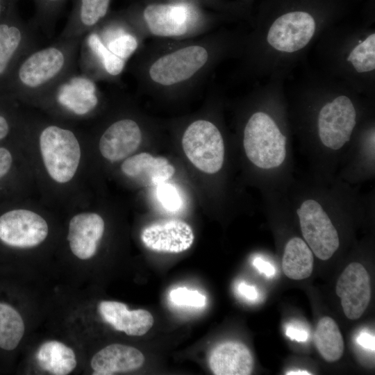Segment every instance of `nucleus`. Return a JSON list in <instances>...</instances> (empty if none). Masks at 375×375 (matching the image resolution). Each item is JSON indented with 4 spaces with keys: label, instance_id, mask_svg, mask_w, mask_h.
I'll return each mask as SVG.
<instances>
[{
    "label": "nucleus",
    "instance_id": "obj_3",
    "mask_svg": "<svg viewBox=\"0 0 375 375\" xmlns=\"http://www.w3.org/2000/svg\"><path fill=\"white\" fill-rule=\"evenodd\" d=\"M40 147L45 167L56 182L63 183L74 176L81 158L79 142L71 130L51 124L40 134Z\"/></svg>",
    "mask_w": 375,
    "mask_h": 375
},
{
    "label": "nucleus",
    "instance_id": "obj_26",
    "mask_svg": "<svg viewBox=\"0 0 375 375\" xmlns=\"http://www.w3.org/2000/svg\"><path fill=\"white\" fill-rule=\"evenodd\" d=\"M24 324L19 313L12 306L0 303V347L13 350L24 333Z\"/></svg>",
    "mask_w": 375,
    "mask_h": 375
},
{
    "label": "nucleus",
    "instance_id": "obj_38",
    "mask_svg": "<svg viewBox=\"0 0 375 375\" xmlns=\"http://www.w3.org/2000/svg\"><path fill=\"white\" fill-rule=\"evenodd\" d=\"M286 374H288V375H301V374H306V375H309L310 374V373H308V372L306 371H297V372H289L288 373H286Z\"/></svg>",
    "mask_w": 375,
    "mask_h": 375
},
{
    "label": "nucleus",
    "instance_id": "obj_2",
    "mask_svg": "<svg viewBox=\"0 0 375 375\" xmlns=\"http://www.w3.org/2000/svg\"><path fill=\"white\" fill-rule=\"evenodd\" d=\"M286 137L275 122L263 112H257L247 122L243 145L248 159L256 167L269 169L279 167L286 156Z\"/></svg>",
    "mask_w": 375,
    "mask_h": 375
},
{
    "label": "nucleus",
    "instance_id": "obj_22",
    "mask_svg": "<svg viewBox=\"0 0 375 375\" xmlns=\"http://www.w3.org/2000/svg\"><path fill=\"white\" fill-rule=\"evenodd\" d=\"M36 358L42 369L53 375H67L76 366L74 351L56 340L43 343L37 351Z\"/></svg>",
    "mask_w": 375,
    "mask_h": 375
},
{
    "label": "nucleus",
    "instance_id": "obj_14",
    "mask_svg": "<svg viewBox=\"0 0 375 375\" xmlns=\"http://www.w3.org/2000/svg\"><path fill=\"white\" fill-rule=\"evenodd\" d=\"M194 235L187 223L178 219L162 220L144 228L141 240L149 249L166 253H181L193 244Z\"/></svg>",
    "mask_w": 375,
    "mask_h": 375
},
{
    "label": "nucleus",
    "instance_id": "obj_36",
    "mask_svg": "<svg viewBox=\"0 0 375 375\" xmlns=\"http://www.w3.org/2000/svg\"><path fill=\"white\" fill-rule=\"evenodd\" d=\"M17 0H0V21L15 8Z\"/></svg>",
    "mask_w": 375,
    "mask_h": 375
},
{
    "label": "nucleus",
    "instance_id": "obj_34",
    "mask_svg": "<svg viewBox=\"0 0 375 375\" xmlns=\"http://www.w3.org/2000/svg\"><path fill=\"white\" fill-rule=\"evenodd\" d=\"M357 342L365 349L374 350V338L368 333H361L356 339Z\"/></svg>",
    "mask_w": 375,
    "mask_h": 375
},
{
    "label": "nucleus",
    "instance_id": "obj_21",
    "mask_svg": "<svg viewBox=\"0 0 375 375\" xmlns=\"http://www.w3.org/2000/svg\"><path fill=\"white\" fill-rule=\"evenodd\" d=\"M144 356L138 349L121 344H110L98 351L91 360L93 374L110 375L140 368Z\"/></svg>",
    "mask_w": 375,
    "mask_h": 375
},
{
    "label": "nucleus",
    "instance_id": "obj_7",
    "mask_svg": "<svg viewBox=\"0 0 375 375\" xmlns=\"http://www.w3.org/2000/svg\"><path fill=\"white\" fill-rule=\"evenodd\" d=\"M208 60V53L203 47H185L158 58L149 68V76L157 84L173 85L193 76Z\"/></svg>",
    "mask_w": 375,
    "mask_h": 375
},
{
    "label": "nucleus",
    "instance_id": "obj_4",
    "mask_svg": "<svg viewBox=\"0 0 375 375\" xmlns=\"http://www.w3.org/2000/svg\"><path fill=\"white\" fill-rule=\"evenodd\" d=\"M37 26L24 21L16 8L0 21V90L19 61L37 48Z\"/></svg>",
    "mask_w": 375,
    "mask_h": 375
},
{
    "label": "nucleus",
    "instance_id": "obj_20",
    "mask_svg": "<svg viewBox=\"0 0 375 375\" xmlns=\"http://www.w3.org/2000/svg\"><path fill=\"white\" fill-rule=\"evenodd\" d=\"M122 172L144 185H158L167 182L175 173L174 167L162 156L149 153L132 156L122 164Z\"/></svg>",
    "mask_w": 375,
    "mask_h": 375
},
{
    "label": "nucleus",
    "instance_id": "obj_15",
    "mask_svg": "<svg viewBox=\"0 0 375 375\" xmlns=\"http://www.w3.org/2000/svg\"><path fill=\"white\" fill-rule=\"evenodd\" d=\"M141 141L142 132L138 123L131 119H122L111 124L104 131L99 147L105 158L115 162L135 151Z\"/></svg>",
    "mask_w": 375,
    "mask_h": 375
},
{
    "label": "nucleus",
    "instance_id": "obj_13",
    "mask_svg": "<svg viewBox=\"0 0 375 375\" xmlns=\"http://www.w3.org/2000/svg\"><path fill=\"white\" fill-rule=\"evenodd\" d=\"M49 97L76 115L88 114L99 103L95 81L77 69L58 83L46 97Z\"/></svg>",
    "mask_w": 375,
    "mask_h": 375
},
{
    "label": "nucleus",
    "instance_id": "obj_1",
    "mask_svg": "<svg viewBox=\"0 0 375 375\" xmlns=\"http://www.w3.org/2000/svg\"><path fill=\"white\" fill-rule=\"evenodd\" d=\"M82 38L60 39L35 48L15 66L3 88L28 99L45 98L64 78L76 70Z\"/></svg>",
    "mask_w": 375,
    "mask_h": 375
},
{
    "label": "nucleus",
    "instance_id": "obj_17",
    "mask_svg": "<svg viewBox=\"0 0 375 375\" xmlns=\"http://www.w3.org/2000/svg\"><path fill=\"white\" fill-rule=\"evenodd\" d=\"M208 365L215 375H248L253 369L254 361L245 344L227 341L212 349L208 357Z\"/></svg>",
    "mask_w": 375,
    "mask_h": 375
},
{
    "label": "nucleus",
    "instance_id": "obj_25",
    "mask_svg": "<svg viewBox=\"0 0 375 375\" xmlns=\"http://www.w3.org/2000/svg\"><path fill=\"white\" fill-rule=\"evenodd\" d=\"M95 29L108 49L124 60L138 49L137 38L122 24H100Z\"/></svg>",
    "mask_w": 375,
    "mask_h": 375
},
{
    "label": "nucleus",
    "instance_id": "obj_6",
    "mask_svg": "<svg viewBox=\"0 0 375 375\" xmlns=\"http://www.w3.org/2000/svg\"><path fill=\"white\" fill-rule=\"evenodd\" d=\"M301 233L306 244L320 260H328L340 245L338 231L321 204L305 200L297 210Z\"/></svg>",
    "mask_w": 375,
    "mask_h": 375
},
{
    "label": "nucleus",
    "instance_id": "obj_19",
    "mask_svg": "<svg viewBox=\"0 0 375 375\" xmlns=\"http://www.w3.org/2000/svg\"><path fill=\"white\" fill-rule=\"evenodd\" d=\"M98 310L106 322L128 335H143L153 324V317L148 310H129L127 306L121 302L103 301L99 304Z\"/></svg>",
    "mask_w": 375,
    "mask_h": 375
},
{
    "label": "nucleus",
    "instance_id": "obj_31",
    "mask_svg": "<svg viewBox=\"0 0 375 375\" xmlns=\"http://www.w3.org/2000/svg\"><path fill=\"white\" fill-rule=\"evenodd\" d=\"M12 156L10 151L3 147L0 148V178H2L10 168Z\"/></svg>",
    "mask_w": 375,
    "mask_h": 375
},
{
    "label": "nucleus",
    "instance_id": "obj_33",
    "mask_svg": "<svg viewBox=\"0 0 375 375\" xmlns=\"http://www.w3.org/2000/svg\"><path fill=\"white\" fill-rule=\"evenodd\" d=\"M286 335L291 340H295L298 342H304L308 339L306 331L294 326H288L287 328Z\"/></svg>",
    "mask_w": 375,
    "mask_h": 375
},
{
    "label": "nucleus",
    "instance_id": "obj_9",
    "mask_svg": "<svg viewBox=\"0 0 375 375\" xmlns=\"http://www.w3.org/2000/svg\"><path fill=\"white\" fill-rule=\"evenodd\" d=\"M316 28L313 17L308 12L294 10L279 16L270 26L267 40L275 49L292 53L303 48Z\"/></svg>",
    "mask_w": 375,
    "mask_h": 375
},
{
    "label": "nucleus",
    "instance_id": "obj_35",
    "mask_svg": "<svg viewBox=\"0 0 375 375\" xmlns=\"http://www.w3.org/2000/svg\"><path fill=\"white\" fill-rule=\"evenodd\" d=\"M238 292L245 298L254 300L257 298L258 292L253 286L248 285L244 283L238 285Z\"/></svg>",
    "mask_w": 375,
    "mask_h": 375
},
{
    "label": "nucleus",
    "instance_id": "obj_30",
    "mask_svg": "<svg viewBox=\"0 0 375 375\" xmlns=\"http://www.w3.org/2000/svg\"><path fill=\"white\" fill-rule=\"evenodd\" d=\"M172 303L178 306H185L201 308L206 305V297L197 290H191L186 288H177L169 293Z\"/></svg>",
    "mask_w": 375,
    "mask_h": 375
},
{
    "label": "nucleus",
    "instance_id": "obj_28",
    "mask_svg": "<svg viewBox=\"0 0 375 375\" xmlns=\"http://www.w3.org/2000/svg\"><path fill=\"white\" fill-rule=\"evenodd\" d=\"M356 72H370L375 68V34L369 35L356 46L347 58Z\"/></svg>",
    "mask_w": 375,
    "mask_h": 375
},
{
    "label": "nucleus",
    "instance_id": "obj_12",
    "mask_svg": "<svg viewBox=\"0 0 375 375\" xmlns=\"http://www.w3.org/2000/svg\"><path fill=\"white\" fill-rule=\"evenodd\" d=\"M149 31L160 37H178L186 34L196 20L193 9L185 3H151L143 11Z\"/></svg>",
    "mask_w": 375,
    "mask_h": 375
},
{
    "label": "nucleus",
    "instance_id": "obj_5",
    "mask_svg": "<svg viewBox=\"0 0 375 375\" xmlns=\"http://www.w3.org/2000/svg\"><path fill=\"white\" fill-rule=\"evenodd\" d=\"M183 151L190 161L207 173L219 172L224 159L222 136L212 122L199 119L186 128L182 138Z\"/></svg>",
    "mask_w": 375,
    "mask_h": 375
},
{
    "label": "nucleus",
    "instance_id": "obj_27",
    "mask_svg": "<svg viewBox=\"0 0 375 375\" xmlns=\"http://www.w3.org/2000/svg\"><path fill=\"white\" fill-rule=\"evenodd\" d=\"M67 0H33L35 6L33 23L46 35H51L55 23Z\"/></svg>",
    "mask_w": 375,
    "mask_h": 375
},
{
    "label": "nucleus",
    "instance_id": "obj_24",
    "mask_svg": "<svg viewBox=\"0 0 375 375\" xmlns=\"http://www.w3.org/2000/svg\"><path fill=\"white\" fill-rule=\"evenodd\" d=\"M314 340L319 353L326 361H337L343 355V338L338 324L332 318L324 317L320 319Z\"/></svg>",
    "mask_w": 375,
    "mask_h": 375
},
{
    "label": "nucleus",
    "instance_id": "obj_11",
    "mask_svg": "<svg viewBox=\"0 0 375 375\" xmlns=\"http://www.w3.org/2000/svg\"><path fill=\"white\" fill-rule=\"evenodd\" d=\"M336 294L347 318L357 319L362 316L372 294L369 276L362 265L353 262L346 267L338 279Z\"/></svg>",
    "mask_w": 375,
    "mask_h": 375
},
{
    "label": "nucleus",
    "instance_id": "obj_10",
    "mask_svg": "<svg viewBox=\"0 0 375 375\" xmlns=\"http://www.w3.org/2000/svg\"><path fill=\"white\" fill-rule=\"evenodd\" d=\"M47 235L46 221L33 211L13 210L0 217V239L8 245L19 248L35 247Z\"/></svg>",
    "mask_w": 375,
    "mask_h": 375
},
{
    "label": "nucleus",
    "instance_id": "obj_32",
    "mask_svg": "<svg viewBox=\"0 0 375 375\" xmlns=\"http://www.w3.org/2000/svg\"><path fill=\"white\" fill-rule=\"evenodd\" d=\"M253 265L259 272L268 277L272 276L275 273L274 267L269 262L265 261L260 258H255Z\"/></svg>",
    "mask_w": 375,
    "mask_h": 375
},
{
    "label": "nucleus",
    "instance_id": "obj_18",
    "mask_svg": "<svg viewBox=\"0 0 375 375\" xmlns=\"http://www.w3.org/2000/svg\"><path fill=\"white\" fill-rule=\"evenodd\" d=\"M110 1L73 0L72 12L58 38H82L103 22L108 13Z\"/></svg>",
    "mask_w": 375,
    "mask_h": 375
},
{
    "label": "nucleus",
    "instance_id": "obj_23",
    "mask_svg": "<svg viewBox=\"0 0 375 375\" xmlns=\"http://www.w3.org/2000/svg\"><path fill=\"white\" fill-rule=\"evenodd\" d=\"M313 255L304 240L298 237L290 239L285 247L283 270L287 277L302 280L309 277L313 269Z\"/></svg>",
    "mask_w": 375,
    "mask_h": 375
},
{
    "label": "nucleus",
    "instance_id": "obj_37",
    "mask_svg": "<svg viewBox=\"0 0 375 375\" xmlns=\"http://www.w3.org/2000/svg\"><path fill=\"white\" fill-rule=\"evenodd\" d=\"M10 126L7 118L0 115V140L3 139L9 133Z\"/></svg>",
    "mask_w": 375,
    "mask_h": 375
},
{
    "label": "nucleus",
    "instance_id": "obj_8",
    "mask_svg": "<svg viewBox=\"0 0 375 375\" xmlns=\"http://www.w3.org/2000/svg\"><path fill=\"white\" fill-rule=\"evenodd\" d=\"M356 112L353 103L344 95L326 103L318 116L319 136L322 143L333 150L349 141L356 126Z\"/></svg>",
    "mask_w": 375,
    "mask_h": 375
},
{
    "label": "nucleus",
    "instance_id": "obj_29",
    "mask_svg": "<svg viewBox=\"0 0 375 375\" xmlns=\"http://www.w3.org/2000/svg\"><path fill=\"white\" fill-rule=\"evenodd\" d=\"M157 186V197L167 210L176 212L182 208L183 200L176 186L166 182Z\"/></svg>",
    "mask_w": 375,
    "mask_h": 375
},
{
    "label": "nucleus",
    "instance_id": "obj_16",
    "mask_svg": "<svg viewBox=\"0 0 375 375\" xmlns=\"http://www.w3.org/2000/svg\"><path fill=\"white\" fill-rule=\"evenodd\" d=\"M104 231V222L97 213L83 212L74 216L69 224L67 240L77 258L87 260L96 253Z\"/></svg>",
    "mask_w": 375,
    "mask_h": 375
}]
</instances>
